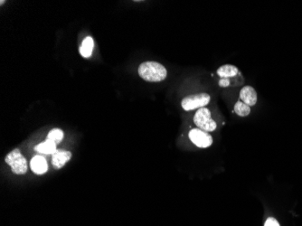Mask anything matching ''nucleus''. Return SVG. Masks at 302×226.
Instances as JSON below:
<instances>
[{
  "instance_id": "nucleus-1",
  "label": "nucleus",
  "mask_w": 302,
  "mask_h": 226,
  "mask_svg": "<svg viewBox=\"0 0 302 226\" xmlns=\"http://www.w3.org/2000/svg\"><path fill=\"white\" fill-rule=\"evenodd\" d=\"M138 75L150 82H159L167 78V69L158 62H145L138 67Z\"/></svg>"
},
{
  "instance_id": "nucleus-2",
  "label": "nucleus",
  "mask_w": 302,
  "mask_h": 226,
  "mask_svg": "<svg viewBox=\"0 0 302 226\" xmlns=\"http://www.w3.org/2000/svg\"><path fill=\"white\" fill-rule=\"evenodd\" d=\"M7 165L11 166L12 172L17 175H24L27 172V161L18 148L12 150L5 159Z\"/></svg>"
},
{
  "instance_id": "nucleus-6",
  "label": "nucleus",
  "mask_w": 302,
  "mask_h": 226,
  "mask_svg": "<svg viewBox=\"0 0 302 226\" xmlns=\"http://www.w3.org/2000/svg\"><path fill=\"white\" fill-rule=\"evenodd\" d=\"M240 99L248 106H254L257 102V93L252 86H244L240 92Z\"/></svg>"
},
{
  "instance_id": "nucleus-14",
  "label": "nucleus",
  "mask_w": 302,
  "mask_h": 226,
  "mask_svg": "<svg viewBox=\"0 0 302 226\" xmlns=\"http://www.w3.org/2000/svg\"><path fill=\"white\" fill-rule=\"evenodd\" d=\"M264 226H280V224L278 223V221H277V220L274 219V218L269 217V218L266 220Z\"/></svg>"
},
{
  "instance_id": "nucleus-11",
  "label": "nucleus",
  "mask_w": 302,
  "mask_h": 226,
  "mask_svg": "<svg viewBox=\"0 0 302 226\" xmlns=\"http://www.w3.org/2000/svg\"><path fill=\"white\" fill-rule=\"evenodd\" d=\"M93 47H94L93 39L92 37L88 36L82 43V46L80 47V53L82 54V56L88 58L92 55Z\"/></svg>"
},
{
  "instance_id": "nucleus-5",
  "label": "nucleus",
  "mask_w": 302,
  "mask_h": 226,
  "mask_svg": "<svg viewBox=\"0 0 302 226\" xmlns=\"http://www.w3.org/2000/svg\"><path fill=\"white\" fill-rule=\"evenodd\" d=\"M189 139L196 146L201 148L208 147L213 144V138L210 134L200 129H194L190 130Z\"/></svg>"
},
{
  "instance_id": "nucleus-8",
  "label": "nucleus",
  "mask_w": 302,
  "mask_h": 226,
  "mask_svg": "<svg viewBox=\"0 0 302 226\" xmlns=\"http://www.w3.org/2000/svg\"><path fill=\"white\" fill-rule=\"evenodd\" d=\"M30 166L34 173L36 175H43V174L46 173L48 170V165H47L46 159L42 156L34 157L31 160Z\"/></svg>"
},
{
  "instance_id": "nucleus-9",
  "label": "nucleus",
  "mask_w": 302,
  "mask_h": 226,
  "mask_svg": "<svg viewBox=\"0 0 302 226\" xmlns=\"http://www.w3.org/2000/svg\"><path fill=\"white\" fill-rule=\"evenodd\" d=\"M217 75L219 77H221V79L223 78H235L237 75V73H239V70L236 66L232 65H225L223 66L220 67L217 70Z\"/></svg>"
},
{
  "instance_id": "nucleus-13",
  "label": "nucleus",
  "mask_w": 302,
  "mask_h": 226,
  "mask_svg": "<svg viewBox=\"0 0 302 226\" xmlns=\"http://www.w3.org/2000/svg\"><path fill=\"white\" fill-rule=\"evenodd\" d=\"M63 139H64V132L60 129H53L47 135V140H52L55 144L60 143Z\"/></svg>"
},
{
  "instance_id": "nucleus-15",
  "label": "nucleus",
  "mask_w": 302,
  "mask_h": 226,
  "mask_svg": "<svg viewBox=\"0 0 302 226\" xmlns=\"http://www.w3.org/2000/svg\"><path fill=\"white\" fill-rule=\"evenodd\" d=\"M231 81L230 79H227V78H223L221 80L219 81V86L223 87V88H226V87L230 86Z\"/></svg>"
},
{
  "instance_id": "nucleus-10",
  "label": "nucleus",
  "mask_w": 302,
  "mask_h": 226,
  "mask_svg": "<svg viewBox=\"0 0 302 226\" xmlns=\"http://www.w3.org/2000/svg\"><path fill=\"white\" fill-rule=\"evenodd\" d=\"M35 151L46 155H53L56 152V144L50 140H46L45 142L40 143L39 145L34 147Z\"/></svg>"
},
{
  "instance_id": "nucleus-4",
  "label": "nucleus",
  "mask_w": 302,
  "mask_h": 226,
  "mask_svg": "<svg viewBox=\"0 0 302 226\" xmlns=\"http://www.w3.org/2000/svg\"><path fill=\"white\" fill-rule=\"evenodd\" d=\"M211 97L207 93H197L185 97L181 101V106L185 112H190L206 106L210 102Z\"/></svg>"
},
{
  "instance_id": "nucleus-7",
  "label": "nucleus",
  "mask_w": 302,
  "mask_h": 226,
  "mask_svg": "<svg viewBox=\"0 0 302 226\" xmlns=\"http://www.w3.org/2000/svg\"><path fill=\"white\" fill-rule=\"evenodd\" d=\"M72 153L66 150H56L52 158V163L55 169H60L66 165V163L71 160Z\"/></svg>"
},
{
  "instance_id": "nucleus-12",
  "label": "nucleus",
  "mask_w": 302,
  "mask_h": 226,
  "mask_svg": "<svg viewBox=\"0 0 302 226\" xmlns=\"http://www.w3.org/2000/svg\"><path fill=\"white\" fill-rule=\"evenodd\" d=\"M235 113L240 117H246L251 113V107L243 103V101L238 100L235 105Z\"/></svg>"
},
{
  "instance_id": "nucleus-3",
  "label": "nucleus",
  "mask_w": 302,
  "mask_h": 226,
  "mask_svg": "<svg viewBox=\"0 0 302 226\" xmlns=\"http://www.w3.org/2000/svg\"><path fill=\"white\" fill-rule=\"evenodd\" d=\"M194 122L198 129L205 132H212L216 130L217 127V122L212 119L210 111L206 108H201L197 111L194 116Z\"/></svg>"
}]
</instances>
